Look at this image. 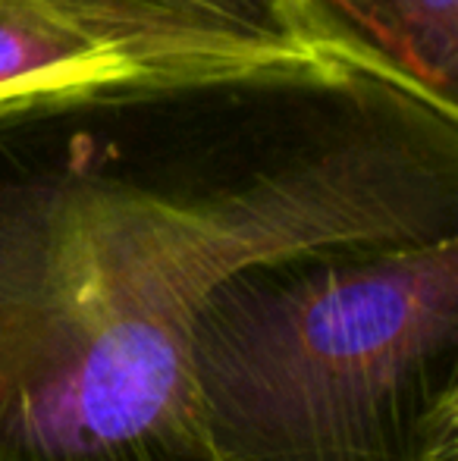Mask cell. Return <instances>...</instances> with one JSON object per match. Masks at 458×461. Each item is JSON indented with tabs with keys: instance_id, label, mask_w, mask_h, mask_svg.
I'll use <instances>...</instances> for the list:
<instances>
[{
	"instance_id": "obj_2",
	"label": "cell",
	"mask_w": 458,
	"mask_h": 461,
	"mask_svg": "<svg viewBox=\"0 0 458 461\" xmlns=\"http://www.w3.org/2000/svg\"><path fill=\"white\" fill-rule=\"evenodd\" d=\"M192 376L211 461H458V236L236 270Z\"/></svg>"
},
{
	"instance_id": "obj_4",
	"label": "cell",
	"mask_w": 458,
	"mask_h": 461,
	"mask_svg": "<svg viewBox=\"0 0 458 461\" xmlns=\"http://www.w3.org/2000/svg\"><path fill=\"white\" fill-rule=\"evenodd\" d=\"M318 50L458 113V0H292Z\"/></svg>"
},
{
	"instance_id": "obj_3",
	"label": "cell",
	"mask_w": 458,
	"mask_h": 461,
	"mask_svg": "<svg viewBox=\"0 0 458 461\" xmlns=\"http://www.w3.org/2000/svg\"><path fill=\"white\" fill-rule=\"evenodd\" d=\"M141 67L236 63L318 50L292 0H29Z\"/></svg>"
},
{
	"instance_id": "obj_1",
	"label": "cell",
	"mask_w": 458,
	"mask_h": 461,
	"mask_svg": "<svg viewBox=\"0 0 458 461\" xmlns=\"http://www.w3.org/2000/svg\"><path fill=\"white\" fill-rule=\"evenodd\" d=\"M458 236V113L327 50L0 95V461H211L192 333L248 264Z\"/></svg>"
},
{
	"instance_id": "obj_5",
	"label": "cell",
	"mask_w": 458,
	"mask_h": 461,
	"mask_svg": "<svg viewBox=\"0 0 458 461\" xmlns=\"http://www.w3.org/2000/svg\"><path fill=\"white\" fill-rule=\"evenodd\" d=\"M129 63L29 0H0V95L31 82L92 76Z\"/></svg>"
}]
</instances>
